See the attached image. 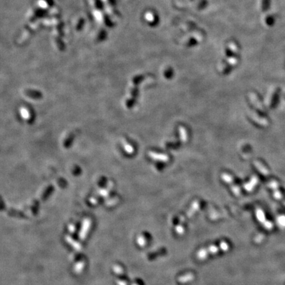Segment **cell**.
<instances>
[{
  "instance_id": "6da1fadb",
  "label": "cell",
  "mask_w": 285,
  "mask_h": 285,
  "mask_svg": "<svg viewBox=\"0 0 285 285\" xmlns=\"http://www.w3.org/2000/svg\"><path fill=\"white\" fill-rule=\"evenodd\" d=\"M21 114H22V116L23 117L25 118V119H26V120H29V118L30 116H29V110H26L25 108H23L21 111Z\"/></svg>"
}]
</instances>
